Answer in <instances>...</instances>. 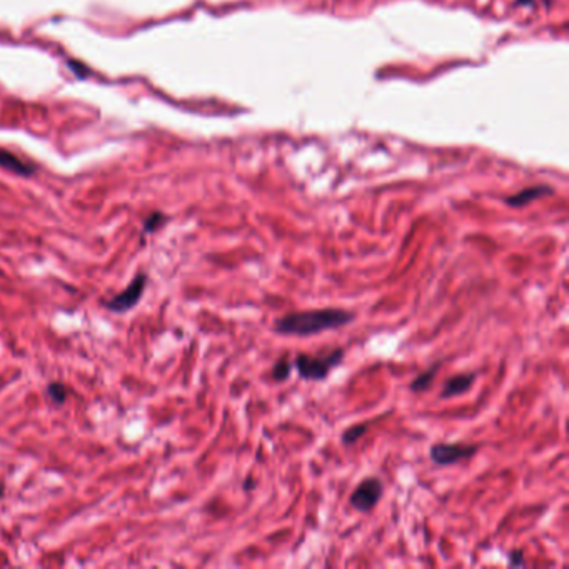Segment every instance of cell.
<instances>
[{
	"label": "cell",
	"mask_w": 569,
	"mask_h": 569,
	"mask_svg": "<svg viewBox=\"0 0 569 569\" xmlns=\"http://www.w3.org/2000/svg\"><path fill=\"white\" fill-rule=\"evenodd\" d=\"M476 381V373H462L449 378L441 389V399H448L454 396H461L469 391Z\"/></svg>",
	"instance_id": "obj_6"
},
{
	"label": "cell",
	"mask_w": 569,
	"mask_h": 569,
	"mask_svg": "<svg viewBox=\"0 0 569 569\" xmlns=\"http://www.w3.org/2000/svg\"><path fill=\"white\" fill-rule=\"evenodd\" d=\"M2 496H4V486L0 484V498H2Z\"/></svg>",
	"instance_id": "obj_15"
},
{
	"label": "cell",
	"mask_w": 569,
	"mask_h": 569,
	"mask_svg": "<svg viewBox=\"0 0 569 569\" xmlns=\"http://www.w3.org/2000/svg\"><path fill=\"white\" fill-rule=\"evenodd\" d=\"M145 284H147V275L144 272H139L128 282V286L116 294L114 297L105 302V307L114 314H124V312L134 309V307L139 304V301L142 299L145 291Z\"/></svg>",
	"instance_id": "obj_3"
},
{
	"label": "cell",
	"mask_w": 569,
	"mask_h": 569,
	"mask_svg": "<svg viewBox=\"0 0 569 569\" xmlns=\"http://www.w3.org/2000/svg\"><path fill=\"white\" fill-rule=\"evenodd\" d=\"M508 559H509V564H511V566H525V564H526L525 558H522V551L521 549L511 551V553L508 554Z\"/></svg>",
	"instance_id": "obj_14"
},
{
	"label": "cell",
	"mask_w": 569,
	"mask_h": 569,
	"mask_svg": "<svg viewBox=\"0 0 569 569\" xmlns=\"http://www.w3.org/2000/svg\"><path fill=\"white\" fill-rule=\"evenodd\" d=\"M477 453V446L474 444H434L429 449V457L434 465L438 466H449L456 465L457 461L469 459Z\"/></svg>",
	"instance_id": "obj_5"
},
{
	"label": "cell",
	"mask_w": 569,
	"mask_h": 569,
	"mask_svg": "<svg viewBox=\"0 0 569 569\" xmlns=\"http://www.w3.org/2000/svg\"><path fill=\"white\" fill-rule=\"evenodd\" d=\"M291 369H292V362L289 361L287 356H284L274 364L272 378L277 381V383H282V381H286L289 376H291Z\"/></svg>",
	"instance_id": "obj_11"
},
{
	"label": "cell",
	"mask_w": 569,
	"mask_h": 569,
	"mask_svg": "<svg viewBox=\"0 0 569 569\" xmlns=\"http://www.w3.org/2000/svg\"><path fill=\"white\" fill-rule=\"evenodd\" d=\"M164 220H165V215L160 212H154L152 215H149V219L144 222V232H149V234L155 232L160 226H162Z\"/></svg>",
	"instance_id": "obj_13"
},
{
	"label": "cell",
	"mask_w": 569,
	"mask_h": 569,
	"mask_svg": "<svg viewBox=\"0 0 569 569\" xmlns=\"http://www.w3.org/2000/svg\"><path fill=\"white\" fill-rule=\"evenodd\" d=\"M0 167L7 169V171L16 172V174H18V176H24V177L32 176L35 171L30 164L24 162V160H20L13 154L8 152V150H4V149H0Z\"/></svg>",
	"instance_id": "obj_8"
},
{
	"label": "cell",
	"mask_w": 569,
	"mask_h": 569,
	"mask_svg": "<svg viewBox=\"0 0 569 569\" xmlns=\"http://www.w3.org/2000/svg\"><path fill=\"white\" fill-rule=\"evenodd\" d=\"M553 194V189L548 186H534L529 187V189H525L517 194L506 197V204L511 205V208H525V205L529 204V202L539 199L543 196Z\"/></svg>",
	"instance_id": "obj_7"
},
{
	"label": "cell",
	"mask_w": 569,
	"mask_h": 569,
	"mask_svg": "<svg viewBox=\"0 0 569 569\" xmlns=\"http://www.w3.org/2000/svg\"><path fill=\"white\" fill-rule=\"evenodd\" d=\"M369 429V424H354L351 428H347L342 433V443L349 446V444H354L356 441H359L362 436L366 434V431Z\"/></svg>",
	"instance_id": "obj_12"
},
{
	"label": "cell",
	"mask_w": 569,
	"mask_h": 569,
	"mask_svg": "<svg viewBox=\"0 0 569 569\" xmlns=\"http://www.w3.org/2000/svg\"><path fill=\"white\" fill-rule=\"evenodd\" d=\"M67 388L62 383H50L47 385V396L55 406H62L67 401Z\"/></svg>",
	"instance_id": "obj_10"
},
{
	"label": "cell",
	"mask_w": 569,
	"mask_h": 569,
	"mask_svg": "<svg viewBox=\"0 0 569 569\" xmlns=\"http://www.w3.org/2000/svg\"><path fill=\"white\" fill-rule=\"evenodd\" d=\"M381 496H383V483L378 477H367L356 486L351 498H349V503L356 511L369 513L379 503Z\"/></svg>",
	"instance_id": "obj_4"
},
{
	"label": "cell",
	"mask_w": 569,
	"mask_h": 569,
	"mask_svg": "<svg viewBox=\"0 0 569 569\" xmlns=\"http://www.w3.org/2000/svg\"><path fill=\"white\" fill-rule=\"evenodd\" d=\"M354 312L339 309V307H325V309H312L289 312L274 323V330L282 336H314V334L334 330L354 321Z\"/></svg>",
	"instance_id": "obj_1"
},
{
	"label": "cell",
	"mask_w": 569,
	"mask_h": 569,
	"mask_svg": "<svg viewBox=\"0 0 569 569\" xmlns=\"http://www.w3.org/2000/svg\"><path fill=\"white\" fill-rule=\"evenodd\" d=\"M439 366H441V362H438V364H434V366H431L428 371H424V373H421L419 376H417V378L411 383V391L412 393L428 391V389L434 383V378H436V374H438Z\"/></svg>",
	"instance_id": "obj_9"
},
{
	"label": "cell",
	"mask_w": 569,
	"mask_h": 569,
	"mask_svg": "<svg viewBox=\"0 0 569 569\" xmlns=\"http://www.w3.org/2000/svg\"><path fill=\"white\" fill-rule=\"evenodd\" d=\"M344 359V349L337 347L324 356L299 354L294 361L297 374L304 381H324L330 371L337 367Z\"/></svg>",
	"instance_id": "obj_2"
}]
</instances>
